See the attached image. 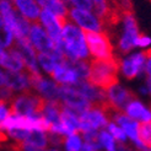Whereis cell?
Segmentation results:
<instances>
[{
	"label": "cell",
	"mask_w": 151,
	"mask_h": 151,
	"mask_svg": "<svg viewBox=\"0 0 151 151\" xmlns=\"http://www.w3.org/2000/svg\"><path fill=\"white\" fill-rule=\"evenodd\" d=\"M54 47L64 54L66 60H86L88 57V50L86 47V41L84 32L78 26H75L69 20L62 28V41Z\"/></svg>",
	"instance_id": "obj_1"
},
{
	"label": "cell",
	"mask_w": 151,
	"mask_h": 151,
	"mask_svg": "<svg viewBox=\"0 0 151 151\" xmlns=\"http://www.w3.org/2000/svg\"><path fill=\"white\" fill-rule=\"evenodd\" d=\"M119 60L113 59H91L88 62V76L87 81L91 85L103 91L118 84Z\"/></svg>",
	"instance_id": "obj_2"
},
{
	"label": "cell",
	"mask_w": 151,
	"mask_h": 151,
	"mask_svg": "<svg viewBox=\"0 0 151 151\" xmlns=\"http://www.w3.org/2000/svg\"><path fill=\"white\" fill-rule=\"evenodd\" d=\"M48 100L43 96L25 91L10 100V114L14 116H42Z\"/></svg>",
	"instance_id": "obj_3"
},
{
	"label": "cell",
	"mask_w": 151,
	"mask_h": 151,
	"mask_svg": "<svg viewBox=\"0 0 151 151\" xmlns=\"http://www.w3.org/2000/svg\"><path fill=\"white\" fill-rule=\"evenodd\" d=\"M88 50L96 59H113V47L107 31L95 32L88 29H82Z\"/></svg>",
	"instance_id": "obj_4"
},
{
	"label": "cell",
	"mask_w": 151,
	"mask_h": 151,
	"mask_svg": "<svg viewBox=\"0 0 151 151\" xmlns=\"http://www.w3.org/2000/svg\"><path fill=\"white\" fill-rule=\"evenodd\" d=\"M59 99L66 107H69L76 113L79 118L86 109L91 107V102L70 85L59 86Z\"/></svg>",
	"instance_id": "obj_5"
},
{
	"label": "cell",
	"mask_w": 151,
	"mask_h": 151,
	"mask_svg": "<svg viewBox=\"0 0 151 151\" xmlns=\"http://www.w3.org/2000/svg\"><path fill=\"white\" fill-rule=\"evenodd\" d=\"M122 20L124 22V32L118 43L119 50L125 54L135 47V41L139 36V28L133 11H127L123 14Z\"/></svg>",
	"instance_id": "obj_6"
},
{
	"label": "cell",
	"mask_w": 151,
	"mask_h": 151,
	"mask_svg": "<svg viewBox=\"0 0 151 151\" xmlns=\"http://www.w3.org/2000/svg\"><path fill=\"white\" fill-rule=\"evenodd\" d=\"M28 40L40 53H46V54H50V55L54 54L55 52L54 44H53L48 33L41 27L38 22H32V25L29 26Z\"/></svg>",
	"instance_id": "obj_7"
},
{
	"label": "cell",
	"mask_w": 151,
	"mask_h": 151,
	"mask_svg": "<svg viewBox=\"0 0 151 151\" xmlns=\"http://www.w3.org/2000/svg\"><path fill=\"white\" fill-rule=\"evenodd\" d=\"M69 17L75 24L81 26L82 29H88V31H95V32L103 31V26L101 21L87 10L73 7V9L69 10Z\"/></svg>",
	"instance_id": "obj_8"
},
{
	"label": "cell",
	"mask_w": 151,
	"mask_h": 151,
	"mask_svg": "<svg viewBox=\"0 0 151 151\" xmlns=\"http://www.w3.org/2000/svg\"><path fill=\"white\" fill-rule=\"evenodd\" d=\"M106 93H107L108 101L114 106L119 112H124L125 107L132 101L138 100L137 95L134 92H132L130 90H128L123 86H119L118 84L112 86L111 88H108L107 91H106Z\"/></svg>",
	"instance_id": "obj_9"
},
{
	"label": "cell",
	"mask_w": 151,
	"mask_h": 151,
	"mask_svg": "<svg viewBox=\"0 0 151 151\" xmlns=\"http://www.w3.org/2000/svg\"><path fill=\"white\" fill-rule=\"evenodd\" d=\"M145 54L142 53H135V54L128 57L127 59L119 62V69L122 70L123 75L127 79H134L142 71L145 65Z\"/></svg>",
	"instance_id": "obj_10"
},
{
	"label": "cell",
	"mask_w": 151,
	"mask_h": 151,
	"mask_svg": "<svg viewBox=\"0 0 151 151\" xmlns=\"http://www.w3.org/2000/svg\"><path fill=\"white\" fill-rule=\"evenodd\" d=\"M40 19L43 26L47 28V33L50 37L53 44H58L62 41V26L58 19L48 10H42L40 12Z\"/></svg>",
	"instance_id": "obj_11"
},
{
	"label": "cell",
	"mask_w": 151,
	"mask_h": 151,
	"mask_svg": "<svg viewBox=\"0 0 151 151\" xmlns=\"http://www.w3.org/2000/svg\"><path fill=\"white\" fill-rule=\"evenodd\" d=\"M40 6H42L43 10H48L52 12L54 16L58 19L60 26H63L70 20L69 17V10L66 9V6L63 1L60 0H37Z\"/></svg>",
	"instance_id": "obj_12"
},
{
	"label": "cell",
	"mask_w": 151,
	"mask_h": 151,
	"mask_svg": "<svg viewBox=\"0 0 151 151\" xmlns=\"http://www.w3.org/2000/svg\"><path fill=\"white\" fill-rule=\"evenodd\" d=\"M0 65L9 71H21L25 68L24 59L15 47L9 52L3 50L0 53Z\"/></svg>",
	"instance_id": "obj_13"
},
{
	"label": "cell",
	"mask_w": 151,
	"mask_h": 151,
	"mask_svg": "<svg viewBox=\"0 0 151 151\" xmlns=\"http://www.w3.org/2000/svg\"><path fill=\"white\" fill-rule=\"evenodd\" d=\"M52 78L62 85H74L80 80L78 73L66 64H59L52 73Z\"/></svg>",
	"instance_id": "obj_14"
},
{
	"label": "cell",
	"mask_w": 151,
	"mask_h": 151,
	"mask_svg": "<svg viewBox=\"0 0 151 151\" xmlns=\"http://www.w3.org/2000/svg\"><path fill=\"white\" fill-rule=\"evenodd\" d=\"M6 75V86L10 87L12 91H29V81L28 76L20 71H9L5 73Z\"/></svg>",
	"instance_id": "obj_15"
},
{
	"label": "cell",
	"mask_w": 151,
	"mask_h": 151,
	"mask_svg": "<svg viewBox=\"0 0 151 151\" xmlns=\"http://www.w3.org/2000/svg\"><path fill=\"white\" fill-rule=\"evenodd\" d=\"M125 114L134 119V120H139V122H149L151 120V111H149L141 102H139L138 100L132 101L129 104L125 107L124 109Z\"/></svg>",
	"instance_id": "obj_16"
},
{
	"label": "cell",
	"mask_w": 151,
	"mask_h": 151,
	"mask_svg": "<svg viewBox=\"0 0 151 151\" xmlns=\"http://www.w3.org/2000/svg\"><path fill=\"white\" fill-rule=\"evenodd\" d=\"M15 7L19 10L21 15L32 22H38L40 9L35 0H14Z\"/></svg>",
	"instance_id": "obj_17"
},
{
	"label": "cell",
	"mask_w": 151,
	"mask_h": 151,
	"mask_svg": "<svg viewBox=\"0 0 151 151\" xmlns=\"http://www.w3.org/2000/svg\"><path fill=\"white\" fill-rule=\"evenodd\" d=\"M25 142H28L33 146H37L40 149L46 150L47 144H48V138L47 135L44 134V132H40V130H29L26 139L24 140Z\"/></svg>",
	"instance_id": "obj_18"
},
{
	"label": "cell",
	"mask_w": 151,
	"mask_h": 151,
	"mask_svg": "<svg viewBox=\"0 0 151 151\" xmlns=\"http://www.w3.org/2000/svg\"><path fill=\"white\" fill-rule=\"evenodd\" d=\"M37 60L40 62V64H41V66L43 68V69L50 75H52L53 71H54L55 66L60 64L53 55L46 54V53H38V54H37Z\"/></svg>",
	"instance_id": "obj_19"
},
{
	"label": "cell",
	"mask_w": 151,
	"mask_h": 151,
	"mask_svg": "<svg viewBox=\"0 0 151 151\" xmlns=\"http://www.w3.org/2000/svg\"><path fill=\"white\" fill-rule=\"evenodd\" d=\"M138 135H139V141L141 144L146 146L147 149H150L151 147V120L142 122L141 124H139Z\"/></svg>",
	"instance_id": "obj_20"
},
{
	"label": "cell",
	"mask_w": 151,
	"mask_h": 151,
	"mask_svg": "<svg viewBox=\"0 0 151 151\" xmlns=\"http://www.w3.org/2000/svg\"><path fill=\"white\" fill-rule=\"evenodd\" d=\"M12 38H14V35L11 32V29L5 24L4 19L1 17V15H0V46L10 47L11 43L14 42Z\"/></svg>",
	"instance_id": "obj_21"
},
{
	"label": "cell",
	"mask_w": 151,
	"mask_h": 151,
	"mask_svg": "<svg viewBox=\"0 0 151 151\" xmlns=\"http://www.w3.org/2000/svg\"><path fill=\"white\" fill-rule=\"evenodd\" d=\"M92 4V11L95 12L96 17L101 21L104 19L106 14H107V9H108V0H90Z\"/></svg>",
	"instance_id": "obj_22"
},
{
	"label": "cell",
	"mask_w": 151,
	"mask_h": 151,
	"mask_svg": "<svg viewBox=\"0 0 151 151\" xmlns=\"http://www.w3.org/2000/svg\"><path fill=\"white\" fill-rule=\"evenodd\" d=\"M99 140H100L101 147H104L107 151H117V145H116L114 138H113L108 132H106V130L100 132Z\"/></svg>",
	"instance_id": "obj_23"
},
{
	"label": "cell",
	"mask_w": 151,
	"mask_h": 151,
	"mask_svg": "<svg viewBox=\"0 0 151 151\" xmlns=\"http://www.w3.org/2000/svg\"><path fill=\"white\" fill-rule=\"evenodd\" d=\"M64 144H65V147L68 151H81V146H82L81 138L78 134L69 135V137L65 139Z\"/></svg>",
	"instance_id": "obj_24"
},
{
	"label": "cell",
	"mask_w": 151,
	"mask_h": 151,
	"mask_svg": "<svg viewBox=\"0 0 151 151\" xmlns=\"http://www.w3.org/2000/svg\"><path fill=\"white\" fill-rule=\"evenodd\" d=\"M107 130H108V133H109L116 140L122 141V142L125 141V139H127V134L123 132L122 128L118 127L116 123H113V122L108 123V124H107Z\"/></svg>",
	"instance_id": "obj_25"
},
{
	"label": "cell",
	"mask_w": 151,
	"mask_h": 151,
	"mask_svg": "<svg viewBox=\"0 0 151 151\" xmlns=\"http://www.w3.org/2000/svg\"><path fill=\"white\" fill-rule=\"evenodd\" d=\"M71 4L76 7V9H82V10H87L92 11V4L90 0H70Z\"/></svg>",
	"instance_id": "obj_26"
},
{
	"label": "cell",
	"mask_w": 151,
	"mask_h": 151,
	"mask_svg": "<svg viewBox=\"0 0 151 151\" xmlns=\"http://www.w3.org/2000/svg\"><path fill=\"white\" fill-rule=\"evenodd\" d=\"M7 102L5 101H0V128H1V124L4 123V120L10 116V109L7 108Z\"/></svg>",
	"instance_id": "obj_27"
},
{
	"label": "cell",
	"mask_w": 151,
	"mask_h": 151,
	"mask_svg": "<svg viewBox=\"0 0 151 151\" xmlns=\"http://www.w3.org/2000/svg\"><path fill=\"white\" fill-rule=\"evenodd\" d=\"M145 58H146V65H145V70L147 74V81H151V49H147L144 52Z\"/></svg>",
	"instance_id": "obj_28"
},
{
	"label": "cell",
	"mask_w": 151,
	"mask_h": 151,
	"mask_svg": "<svg viewBox=\"0 0 151 151\" xmlns=\"http://www.w3.org/2000/svg\"><path fill=\"white\" fill-rule=\"evenodd\" d=\"M151 43V38L144 35H139L137 41H135V46L137 47H146Z\"/></svg>",
	"instance_id": "obj_29"
},
{
	"label": "cell",
	"mask_w": 151,
	"mask_h": 151,
	"mask_svg": "<svg viewBox=\"0 0 151 151\" xmlns=\"http://www.w3.org/2000/svg\"><path fill=\"white\" fill-rule=\"evenodd\" d=\"M81 151H99V149L91 144H88V142H85V144H82V146H81Z\"/></svg>",
	"instance_id": "obj_30"
},
{
	"label": "cell",
	"mask_w": 151,
	"mask_h": 151,
	"mask_svg": "<svg viewBox=\"0 0 151 151\" xmlns=\"http://www.w3.org/2000/svg\"><path fill=\"white\" fill-rule=\"evenodd\" d=\"M5 86H6V75H5V73L0 70V88L5 87Z\"/></svg>",
	"instance_id": "obj_31"
},
{
	"label": "cell",
	"mask_w": 151,
	"mask_h": 151,
	"mask_svg": "<svg viewBox=\"0 0 151 151\" xmlns=\"http://www.w3.org/2000/svg\"><path fill=\"white\" fill-rule=\"evenodd\" d=\"M7 140V137H6V134H4L3 132H0V142H3V141H6Z\"/></svg>",
	"instance_id": "obj_32"
},
{
	"label": "cell",
	"mask_w": 151,
	"mask_h": 151,
	"mask_svg": "<svg viewBox=\"0 0 151 151\" xmlns=\"http://www.w3.org/2000/svg\"><path fill=\"white\" fill-rule=\"evenodd\" d=\"M5 1H7V3H10V4H12V3H14V0H5Z\"/></svg>",
	"instance_id": "obj_33"
},
{
	"label": "cell",
	"mask_w": 151,
	"mask_h": 151,
	"mask_svg": "<svg viewBox=\"0 0 151 151\" xmlns=\"http://www.w3.org/2000/svg\"><path fill=\"white\" fill-rule=\"evenodd\" d=\"M1 52H3V47H1V46H0V53H1Z\"/></svg>",
	"instance_id": "obj_34"
},
{
	"label": "cell",
	"mask_w": 151,
	"mask_h": 151,
	"mask_svg": "<svg viewBox=\"0 0 151 151\" xmlns=\"http://www.w3.org/2000/svg\"><path fill=\"white\" fill-rule=\"evenodd\" d=\"M48 151H58V150H54V149H52V150H48Z\"/></svg>",
	"instance_id": "obj_35"
},
{
	"label": "cell",
	"mask_w": 151,
	"mask_h": 151,
	"mask_svg": "<svg viewBox=\"0 0 151 151\" xmlns=\"http://www.w3.org/2000/svg\"><path fill=\"white\" fill-rule=\"evenodd\" d=\"M150 151H151V147H150Z\"/></svg>",
	"instance_id": "obj_36"
}]
</instances>
